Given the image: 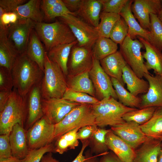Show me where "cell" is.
<instances>
[{"mask_svg":"<svg viewBox=\"0 0 162 162\" xmlns=\"http://www.w3.org/2000/svg\"><path fill=\"white\" fill-rule=\"evenodd\" d=\"M40 162H60L54 158L52 152H49L45 154L42 157Z\"/></svg>","mask_w":162,"mask_h":162,"instance_id":"52","label":"cell"},{"mask_svg":"<svg viewBox=\"0 0 162 162\" xmlns=\"http://www.w3.org/2000/svg\"><path fill=\"white\" fill-rule=\"evenodd\" d=\"M157 107L152 106L137 109L127 113L123 118L125 122H133L142 125L151 118Z\"/></svg>","mask_w":162,"mask_h":162,"instance_id":"38","label":"cell"},{"mask_svg":"<svg viewBox=\"0 0 162 162\" xmlns=\"http://www.w3.org/2000/svg\"><path fill=\"white\" fill-rule=\"evenodd\" d=\"M9 135H0V159L7 158L12 157Z\"/></svg>","mask_w":162,"mask_h":162,"instance_id":"45","label":"cell"},{"mask_svg":"<svg viewBox=\"0 0 162 162\" xmlns=\"http://www.w3.org/2000/svg\"><path fill=\"white\" fill-rule=\"evenodd\" d=\"M106 142L109 149L113 152L123 162H133L135 149L111 130L106 137Z\"/></svg>","mask_w":162,"mask_h":162,"instance_id":"19","label":"cell"},{"mask_svg":"<svg viewBox=\"0 0 162 162\" xmlns=\"http://www.w3.org/2000/svg\"><path fill=\"white\" fill-rule=\"evenodd\" d=\"M100 162H123L112 151L102 155Z\"/></svg>","mask_w":162,"mask_h":162,"instance_id":"49","label":"cell"},{"mask_svg":"<svg viewBox=\"0 0 162 162\" xmlns=\"http://www.w3.org/2000/svg\"><path fill=\"white\" fill-rule=\"evenodd\" d=\"M144 47L139 40H133L127 36L120 45V51L126 62L140 78H142L145 73H149L146 68L141 49Z\"/></svg>","mask_w":162,"mask_h":162,"instance_id":"7","label":"cell"},{"mask_svg":"<svg viewBox=\"0 0 162 162\" xmlns=\"http://www.w3.org/2000/svg\"><path fill=\"white\" fill-rule=\"evenodd\" d=\"M117 44L109 38L99 37L92 47L93 56L100 61L117 51Z\"/></svg>","mask_w":162,"mask_h":162,"instance_id":"33","label":"cell"},{"mask_svg":"<svg viewBox=\"0 0 162 162\" xmlns=\"http://www.w3.org/2000/svg\"><path fill=\"white\" fill-rule=\"evenodd\" d=\"M12 90H0V112L2 111L6 105Z\"/></svg>","mask_w":162,"mask_h":162,"instance_id":"50","label":"cell"},{"mask_svg":"<svg viewBox=\"0 0 162 162\" xmlns=\"http://www.w3.org/2000/svg\"><path fill=\"white\" fill-rule=\"evenodd\" d=\"M129 0H100L102 11L119 14Z\"/></svg>","mask_w":162,"mask_h":162,"instance_id":"43","label":"cell"},{"mask_svg":"<svg viewBox=\"0 0 162 162\" xmlns=\"http://www.w3.org/2000/svg\"><path fill=\"white\" fill-rule=\"evenodd\" d=\"M85 156L86 159L83 162H100L97 156L92 155L90 151L87 152Z\"/></svg>","mask_w":162,"mask_h":162,"instance_id":"53","label":"cell"},{"mask_svg":"<svg viewBox=\"0 0 162 162\" xmlns=\"http://www.w3.org/2000/svg\"><path fill=\"white\" fill-rule=\"evenodd\" d=\"M91 105L81 104L71 111L60 122L55 124L54 140L76 128L96 125Z\"/></svg>","mask_w":162,"mask_h":162,"instance_id":"6","label":"cell"},{"mask_svg":"<svg viewBox=\"0 0 162 162\" xmlns=\"http://www.w3.org/2000/svg\"><path fill=\"white\" fill-rule=\"evenodd\" d=\"M41 8L44 19L49 21L66 14L77 16L76 13L70 12L67 9L62 0H41Z\"/></svg>","mask_w":162,"mask_h":162,"instance_id":"31","label":"cell"},{"mask_svg":"<svg viewBox=\"0 0 162 162\" xmlns=\"http://www.w3.org/2000/svg\"><path fill=\"white\" fill-rule=\"evenodd\" d=\"M62 98L81 104H94L100 100L96 98L83 92H74L68 88Z\"/></svg>","mask_w":162,"mask_h":162,"instance_id":"41","label":"cell"},{"mask_svg":"<svg viewBox=\"0 0 162 162\" xmlns=\"http://www.w3.org/2000/svg\"><path fill=\"white\" fill-rule=\"evenodd\" d=\"M140 126L147 136L157 139L162 136V107H157L151 118Z\"/></svg>","mask_w":162,"mask_h":162,"instance_id":"34","label":"cell"},{"mask_svg":"<svg viewBox=\"0 0 162 162\" xmlns=\"http://www.w3.org/2000/svg\"><path fill=\"white\" fill-rule=\"evenodd\" d=\"M77 44L72 47L69 56L68 75L74 76L89 72L92 67V47L79 46Z\"/></svg>","mask_w":162,"mask_h":162,"instance_id":"11","label":"cell"},{"mask_svg":"<svg viewBox=\"0 0 162 162\" xmlns=\"http://www.w3.org/2000/svg\"><path fill=\"white\" fill-rule=\"evenodd\" d=\"M81 104L62 98H42L41 100L43 116L54 125L60 122L71 111Z\"/></svg>","mask_w":162,"mask_h":162,"instance_id":"12","label":"cell"},{"mask_svg":"<svg viewBox=\"0 0 162 162\" xmlns=\"http://www.w3.org/2000/svg\"><path fill=\"white\" fill-rule=\"evenodd\" d=\"M67 9L71 12L76 14L80 8L83 0H62Z\"/></svg>","mask_w":162,"mask_h":162,"instance_id":"48","label":"cell"},{"mask_svg":"<svg viewBox=\"0 0 162 162\" xmlns=\"http://www.w3.org/2000/svg\"><path fill=\"white\" fill-rule=\"evenodd\" d=\"M55 125L44 116L26 132L30 149L39 148L51 143L54 140Z\"/></svg>","mask_w":162,"mask_h":162,"instance_id":"9","label":"cell"},{"mask_svg":"<svg viewBox=\"0 0 162 162\" xmlns=\"http://www.w3.org/2000/svg\"><path fill=\"white\" fill-rule=\"evenodd\" d=\"M128 30V25L124 19L121 17L112 28L109 38L117 44L120 45L127 36Z\"/></svg>","mask_w":162,"mask_h":162,"instance_id":"40","label":"cell"},{"mask_svg":"<svg viewBox=\"0 0 162 162\" xmlns=\"http://www.w3.org/2000/svg\"><path fill=\"white\" fill-rule=\"evenodd\" d=\"M158 162H162V143L158 158Z\"/></svg>","mask_w":162,"mask_h":162,"instance_id":"55","label":"cell"},{"mask_svg":"<svg viewBox=\"0 0 162 162\" xmlns=\"http://www.w3.org/2000/svg\"><path fill=\"white\" fill-rule=\"evenodd\" d=\"M143 44L145 51L142 53L143 57L148 70H154L156 74L162 76V52L148 41L140 37H137Z\"/></svg>","mask_w":162,"mask_h":162,"instance_id":"24","label":"cell"},{"mask_svg":"<svg viewBox=\"0 0 162 162\" xmlns=\"http://www.w3.org/2000/svg\"><path fill=\"white\" fill-rule=\"evenodd\" d=\"M134 0H129L119 14L128 26V35L131 39L134 40L139 36L148 41L151 40L150 31L142 28L134 17L132 12L131 7Z\"/></svg>","mask_w":162,"mask_h":162,"instance_id":"22","label":"cell"},{"mask_svg":"<svg viewBox=\"0 0 162 162\" xmlns=\"http://www.w3.org/2000/svg\"><path fill=\"white\" fill-rule=\"evenodd\" d=\"M102 9L100 0H83L80 8L76 12V16L96 28L99 23Z\"/></svg>","mask_w":162,"mask_h":162,"instance_id":"23","label":"cell"},{"mask_svg":"<svg viewBox=\"0 0 162 162\" xmlns=\"http://www.w3.org/2000/svg\"><path fill=\"white\" fill-rule=\"evenodd\" d=\"M98 128L96 125H88L81 127L77 133V139L81 141L89 140Z\"/></svg>","mask_w":162,"mask_h":162,"instance_id":"47","label":"cell"},{"mask_svg":"<svg viewBox=\"0 0 162 162\" xmlns=\"http://www.w3.org/2000/svg\"><path fill=\"white\" fill-rule=\"evenodd\" d=\"M8 28H0V66L11 71L19 54L8 37Z\"/></svg>","mask_w":162,"mask_h":162,"instance_id":"25","label":"cell"},{"mask_svg":"<svg viewBox=\"0 0 162 162\" xmlns=\"http://www.w3.org/2000/svg\"><path fill=\"white\" fill-rule=\"evenodd\" d=\"M36 22L29 19H19L7 29L9 40L19 54L25 52Z\"/></svg>","mask_w":162,"mask_h":162,"instance_id":"13","label":"cell"},{"mask_svg":"<svg viewBox=\"0 0 162 162\" xmlns=\"http://www.w3.org/2000/svg\"><path fill=\"white\" fill-rule=\"evenodd\" d=\"M131 9L141 27L149 31L150 14H158L162 9V0H134Z\"/></svg>","mask_w":162,"mask_h":162,"instance_id":"14","label":"cell"},{"mask_svg":"<svg viewBox=\"0 0 162 162\" xmlns=\"http://www.w3.org/2000/svg\"><path fill=\"white\" fill-rule=\"evenodd\" d=\"M14 83L11 71L0 67V90H12Z\"/></svg>","mask_w":162,"mask_h":162,"instance_id":"44","label":"cell"},{"mask_svg":"<svg viewBox=\"0 0 162 162\" xmlns=\"http://www.w3.org/2000/svg\"><path fill=\"white\" fill-rule=\"evenodd\" d=\"M99 61L105 72L110 78L116 79L124 86L122 77L123 70L127 64L120 51H117Z\"/></svg>","mask_w":162,"mask_h":162,"instance_id":"21","label":"cell"},{"mask_svg":"<svg viewBox=\"0 0 162 162\" xmlns=\"http://www.w3.org/2000/svg\"><path fill=\"white\" fill-rule=\"evenodd\" d=\"M26 0H0V7L4 13L13 12L18 6L26 2Z\"/></svg>","mask_w":162,"mask_h":162,"instance_id":"46","label":"cell"},{"mask_svg":"<svg viewBox=\"0 0 162 162\" xmlns=\"http://www.w3.org/2000/svg\"><path fill=\"white\" fill-rule=\"evenodd\" d=\"M66 80L69 89L74 92L85 93L95 97L94 87L89 72L74 76L67 75Z\"/></svg>","mask_w":162,"mask_h":162,"instance_id":"28","label":"cell"},{"mask_svg":"<svg viewBox=\"0 0 162 162\" xmlns=\"http://www.w3.org/2000/svg\"><path fill=\"white\" fill-rule=\"evenodd\" d=\"M110 78L119 101L125 106L139 109L141 102L140 98L131 94L116 79Z\"/></svg>","mask_w":162,"mask_h":162,"instance_id":"32","label":"cell"},{"mask_svg":"<svg viewBox=\"0 0 162 162\" xmlns=\"http://www.w3.org/2000/svg\"><path fill=\"white\" fill-rule=\"evenodd\" d=\"M34 29L46 52L56 46L77 41L69 27L62 21L36 23Z\"/></svg>","mask_w":162,"mask_h":162,"instance_id":"5","label":"cell"},{"mask_svg":"<svg viewBox=\"0 0 162 162\" xmlns=\"http://www.w3.org/2000/svg\"><path fill=\"white\" fill-rule=\"evenodd\" d=\"M82 146L80 152L76 157L71 162H83L86 159L85 156L83 155V153L86 148L89 146V140L81 141Z\"/></svg>","mask_w":162,"mask_h":162,"instance_id":"51","label":"cell"},{"mask_svg":"<svg viewBox=\"0 0 162 162\" xmlns=\"http://www.w3.org/2000/svg\"><path fill=\"white\" fill-rule=\"evenodd\" d=\"M144 77L149 84L147 92L141 96L139 109L148 107H162V76L149 72L145 73Z\"/></svg>","mask_w":162,"mask_h":162,"instance_id":"16","label":"cell"},{"mask_svg":"<svg viewBox=\"0 0 162 162\" xmlns=\"http://www.w3.org/2000/svg\"><path fill=\"white\" fill-rule=\"evenodd\" d=\"M11 72L14 88L24 97L33 87L41 82L44 74L43 71L28 56L26 51L17 56Z\"/></svg>","mask_w":162,"mask_h":162,"instance_id":"1","label":"cell"},{"mask_svg":"<svg viewBox=\"0 0 162 162\" xmlns=\"http://www.w3.org/2000/svg\"><path fill=\"white\" fill-rule=\"evenodd\" d=\"M40 83L33 87L26 95L28 108L26 124L28 128L31 127L43 116Z\"/></svg>","mask_w":162,"mask_h":162,"instance_id":"17","label":"cell"},{"mask_svg":"<svg viewBox=\"0 0 162 162\" xmlns=\"http://www.w3.org/2000/svg\"><path fill=\"white\" fill-rule=\"evenodd\" d=\"M110 129L98 127L89 139L90 151L96 156H102L106 153L109 149L106 142V137Z\"/></svg>","mask_w":162,"mask_h":162,"instance_id":"35","label":"cell"},{"mask_svg":"<svg viewBox=\"0 0 162 162\" xmlns=\"http://www.w3.org/2000/svg\"><path fill=\"white\" fill-rule=\"evenodd\" d=\"M77 43L76 41L70 43L60 45L47 52L49 58L59 65L66 76L68 74L67 64L71 49Z\"/></svg>","mask_w":162,"mask_h":162,"instance_id":"30","label":"cell"},{"mask_svg":"<svg viewBox=\"0 0 162 162\" xmlns=\"http://www.w3.org/2000/svg\"><path fill=\"white\" fill-rule=\"evenodd\" d=\"M41 0H30L18 6L13 11L19 19H29L36 23L42 22L44 16L41 8Z\"/></svg>","mask_w":162,"mask_h":162,"instance_id":"27","label":"cell"},{"mask_svg":"<svg viewBox=\"0 0 162 162\" xmlns=\"http://www.w3.org/2000/svg\"><path fill=\"white\" fill-rule=\"evenodd\" d=\"M40 88L44 99L62 98L68 88L66 76L59 65L49 58L47 52Z\"/></svg>","mask_w":162,"mask_h":162,"instance_id":"4","label":"cell"},{"mask_svg":"<svg viewBox=\"0 0 162 162\" xmlns=\"http://www.w3.org/2000/svg\"><path fill=\"white\" fill-rule=\"evenodd\" d=\"M110 129L115 134L135 150L142 144L147 138L140 125L133 122H125L112 127Z\"/></svg>","mask_w":162,"mask_h":162,"instance_id":"15","label":"cell"},{"mask_svg":"<svg viewBox=\"0 0 162 162\" xmlns=\"http://www.w3.org/2000/svg\"><path fill=\"white\" fill-rule=\"evenodd\" d=\"M157 139H158L162 141V136L159 137L157 138Z\"/></svg>","mask_w":162,"mask_h":162,"instance_id":"57","label":"cell"},{"mask_svg":"<svg viewBox=\"0 0 162 162\" xmlns=\"http://www.w3.org/2000/svg\"><path fill=\"white\" fill-rule=\"evenodd\" d=\"M158 16L160 20L162 23V9L160 11L158 14Z\"/></svg>","mask_w":162,"mask_h":162,"instance_id":"56","label":"cell"},{"mask_svg":"<svg viewBox=\"0 0 162 162\" xmlns=\"http://www.w3.org/2000/svg\"><path fill=\"white\" fill-rule=\"evenodd\" d=\"M91 106L96 124L102 128L124 123L125 122L123 118L124 116L137 109L125 106L112 97L104 98Z\"/></svg>","mask_w":162,"mask_h":162,"instance_id":"3","label":"cell"},{"mask_svg":"<svg viewBox=\"0 0 162 162\" xmlns=\"http://www.w3.org/2000/svg\"><path fill=\"white\" fill-rule=\"evenodd\" d=\"M67 24L77 41L79 46L92 47L99 36L96 28L77 16L66 14L59 17Z\"/></svg>","mask_w":162,"mask_h":162,"instance_id":"8","label":"cell"},{"mask_svg":"<svg viewBox=\"0 0 162 162\" xmlns=\"http://www.w3.org/2000/svg\"><path fill=\"white\" fill-rule=\"evenodd\" d=\"M0 162H20V160L12 157L7 158L0 159Z\"/></svg>","mask_w":162,"mask_h":162,"instance_id":"54","label":"cell"},{"mask_svg":"<svg viewBox=\"0 0 162 162\" xmlns=\"http://www.w3.org/2000/svg\"><path fill=\"white\" fill-rule=\"evenodd\" d=\"M12 156L19 160L23 159L28 153L27 132L23 127L18 124L13 127L9 135Z\"/></svg>","mask_w":162,"mask_h":162,"instance_id":"18","label":"cell"},{"mask_svg":"<svg viewBox=\"0 0 162 162\" xmlns=\"http://www.w3.org/2000/svg\"><path fill=\"white\" fill-rule=\"evenodd\" d=\"M80 128L67 132L56 140L54 146L55 152L62 154L69 149H74L79 144L77 134Z\"/></svg>","mask_w":162,"mask_h":162,"instance_id":"36","label":"cell"},{"mask_svg":"<svg viewBox=\"0 0 162 162\" xmlns=\"http://www.w3.org/2000/svg\"><path fill=\"white\" fill-rule=\"evenodd\" d=\"M150 31L151 40L150 43L162 51V23L157 15L150 14Z\"/></svg>","mask_w":162,"mask_h":162,"instance_id":"39","label":"cell"},{"mask_svg":"<svg viewBox=\"0 0 162 162\" xmlns=\"http://www.w3.org/2000/svg\"><path fill=\"white\" fill-rule=\"evenodd\" d=\"M119 14L101 11L100 22L95 28L99 37L109 38L111 31L116 22L121 18Z\"/></svg>","mask_w":162,"mask_h":162,"instance_id":"37","label":"cell"},{"mask_svg":"<svg viewBox=\"0 0 162 162\" xmlns=\"http://www.w3.org/2000/svg\"><path fill=\"white\" fill-rule=\"evenodd\" d=\"M122 77L128 89L134 96H137L147 92L149 88L148 81L139 78L128 64L123 68Z\"/></svg>","mask_w":162,"mask_h":162,"instance_id":"26","label":"cell"},{"mask_svg":"<svg viewBox=\"0 0 162 162\" xmlns=\"http://www.w3.org/2000/svg\"><path fill=\"white\" fill-rule=\"evenodd\" d=\"M89 74L94 87L96 98L100 101L109 97L117 100L110 77L103 70L99 61L94 57L92 67Z\"/></svg>","mask_w":162,"mask_h":162,"instance_id":"10","label":"cell"},{"mask_svg":"<svg viewBox=\"0 0 162 162\" xmlns=\"http://www.w3.org/2000/svg\"><path fill=\"white\" fill-rule=\"evenodd\" d=\"M25 51L28 56L35 62L44 72L45 57L46 51L34 29L31 33Z\"/></svg>","mask_w":162,"mask_h":162,"instance_id":"29","label":"cell"},{"mask_svg":"<svg viewBox=\"0 0 162 162\" xmlns=\"http://www.w3.org/2000/svg\"><path fill=\"white\" fill-rule=\"evenodd\" d=\"M49 152H55L54 145L51 143L39 148L30 149L20 162H40L43 156Z\"/></svg>","mask_w":162,"mask_h":162,"instance_id":"42","label":"cell"},{"mask_svg":"<svg viewBox=\"0 0 162 162\" xmlns=\"http://www.w3.org/2000/svg\"><path fill=\"white\" fill-rule=\"evenodd\" d=\"M162 143L158 139L147 136L146 141L135 150L133 162H158Z\"/></svg>","mask_w":162,"mask_h":162,"instance_id":"20","label":"cell"},{"mask_svg":"<svg viewBox=\"0 0 162 162\" xmlns=\"http://www.w3.org/2000/svg\"><path fill=\"white\" fill-rule=\"evenodd\" d=\"M27 113L26 96H22L14 88L6 105L0 112V135H9L16 124L23 127Z\"/></svg>","mask_w":162,"mask_h":162,"instance_id":"2","label":"cell"}]
</instances>
